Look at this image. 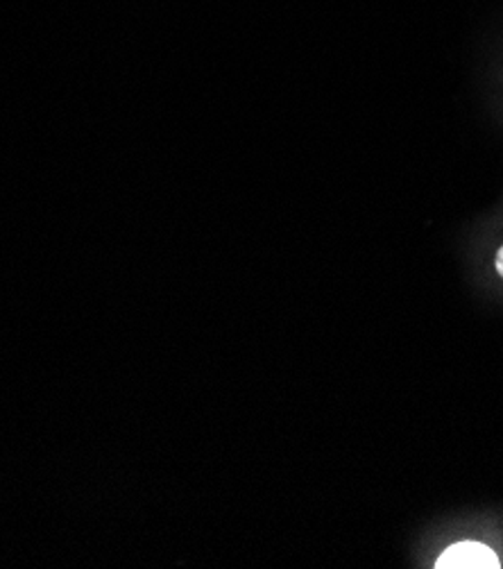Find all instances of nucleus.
I'll return each instance as SVG.
<instances>
[{"label": "nucleus", "mask_w": 503, "mask_h": 569, "mask_svg": "<svg viewBox=\"0 0 503 569\" xmlns=\"http://www.w3.org/2000/svg\"><path fill=\"white\" fill-rule=\"evenodd\" d=\"M435 569H499V556L483 542H456L446 547L433 565Z\"/></svg>", "instance_id": "1"}, {"label": "nucleus", "mask_w": 503, "mask_h": 569, "mask_svg": "<svg viewBox=\"0 0 503 569\" xmlns=\"http://www.w3.org/2000/svg\"><path fill=\"white\" fill-rule=\"evenodd\" d=\"M494 266H496V272H499V274H501V279H503V246H501V248H499V252H496Z\"/></svg>", "instance_id": "2"}]
</instances>
